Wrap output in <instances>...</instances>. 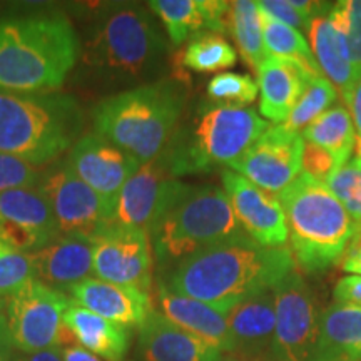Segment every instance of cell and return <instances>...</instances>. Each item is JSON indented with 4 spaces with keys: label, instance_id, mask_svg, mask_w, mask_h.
Returning <instances> with one entry per match:
<instances>
[{
    "label": "cell",
    "instance_id": "1",
    "mask_svg": "<svg viewBox=\"0 0 361 361\" xmlns=\"http://www.w3.org/2000/svg\"><path fill=\"white\" fill-rule=\"evenodd\" d=\"M295 264L290 247H266L245 238L197 252L166 271L161 281L226 316L251 296L273 290Z\"/></svg>",
    "mask_w": 361,
    "mask_h": 361
},
{
    "label": "cell",
    "instance_id": "2",
    "mask_svg": "<svg viewBox=\"0 0 361 361\" xmlns=\"http://www.w3.org/2000/svg\"><path fill=\"white\" fill-rule=\"evenodd\" d=\"M80 42L61 12L0 19V89L56 92L78 64Z\"/></svg>",
    "mask_w": 361,
    "mask_h": 361
},
{
    "label": "cell",
    "instance_id": "3",
    "mask_svg": "<svg viewBox=\"0 0 361 361\" xmlns=\"http://www.w3.org/2000/svg\"><path fill=\"white\" fill-rule=\"evenodd\" d=\"M168 56L169 42L151 8L121 4L96 20L79 57L107 82L139 87L164 79Z\"/></svg>",
    "mask_w": 361,
    "mask_h": 361
},
{
    "label": "cell",
    "instance_id": "4",
    "mask_svg": "<svg viewBox=\"0 0 361 361\" xmlns=\"http://www.w3.org/2000/svg\"><path fill=\"white\" fill-rule=\"evenodd\" d=\"M186 102V80L164 78L102 99L92 111V126L97 135L146 164L168 147Z\"/></svg>",
    "mask_w": 361,
    "mask_h": 361
},
{
    "label": "cell",
    "instance_id": "5",
    "mask_svg": "<svg viewBox=\"0 0 361 361\" xmlns=\"http://www.w3.org/2000/svg\"><path fill=\"white\" fill-rule=\"evenodd\" d=\"M268 128L252 107L218 106L206 99L178 124L161 156L176 178L209 174L229 168Z\"/></svg>",
    "mask_w": 361,
    "mask_h": 361
},
{
    "label": "cell",
    "instance_id": "6",
    "mask_svg": "<svg viewBox=\"0 0 361 361\" xmlns=\"http://www.w3.org/2000/svg\"><path fill=\"white\" fill-rule=\"evenodd\" d=\"M78 99L61 92L0 89V152L44 166L79 141Z\"/></svg>",
    "mask_w": 361,
    "mask_h": 361
},
{
    "label": "cell",
    "instance_id": "7",
    "mask_svg": "<svg viewBox=\"0 0 361 361\" xmlns=\"http://www.w3.org/2000/svg\"><path fill=\"white\" fill-rule=\"evenodd\" d=\"M147 234L162 273L197 252L250 238L226 192L214 184H189Z\"/></svg>",
    "mask_w": 361,
    "mask_h": 361
},
{
    "label": "cell",
    "instance_id": "8",
    "mask_svg": "<svg viewBox=\"0 0 361 361\" xmlns=\"http://www.w3.org/2000/svg\"><path fill=\"white\" fill-rule=\"evenodd\" d=\"M295 263L322 273L341 259L356 224L326 183L301 173L279 192Z\"/></svg>",
    "mask_w": 361,
    "mask_h": 361
},
{
    "label": "cell",
    "instance_id": "9",
    "mask_svg": "<svg viewBox=\"0 0 361 361\" xmlns=\"http://www.w3.org/2000/svg\"><path fill=\"white\" fill-rule=\"evenodd\" d=\"M72 303L66 293L30 279L19 291L6 298L0 343L22 353L59 348L64 331V313Z\"/></svg>",
    "mask_w": 361,
    "mask_h": 361
},
{
    "label": "cell",
    "instance_id": "10",
    "mask_svg": "<svg viewBox=\"0 0 361 361\" xmlns=\"http://www.w3.org/2000/svg\"><path fill=\"white\" fill-rule=\"evenodd\" d=\"M274 313L276 326L269 361H316L323 311L296 271L274 286Z\"/></svg>",
    "mask_w": 361,
    "mask_h": 361
},
{
    "label": "cell",
    "instance_id": "11",
    "mask_svg": "<svg viewBox=\"0 0 361 361\" xmlns=\"http://www.w3.org/2000/svg\"><path fill=\"white\" fill-rule=\"evenodd\" d=\"M40 189L56 218L59 234L94 239L114 218V202L102 197L61 161L42 173Z\"/></svg>",
    "mask_w": 361,
    "mask_h": 361
},
{
    "label": "cell",
    "instance_id": "12",
    "mask_svg": "<svg viewBox=\"0 0 361 361\" xmlns=\"http://www.w3.org/2000/svg\"><path fill=\"white\" fill-rule=\"evenodd\" d=\"M92 245L96 278L151 293L154 255L147 231L112 223Z\"/></svg>",
    "mask_w": 361,
    "mask_h": 361
},
{
    "label": "cell",
    "instance_id": "13",
    "mask_svg": "<svg viewBox=\"0 0 361 361\" xmlns=\"http://www.w3.org/2000/svg\"><path fill=\"white\" fill-rule=\"evenodd\" d=\"M303 152L301 134L273 124L229 168L264 191L281 192L301 174Z\"/></svg>",
    "mask_w": 361,
    "mask_h": 361
},
{
    "label": "cell",
    "instance_id": "14",
    "mask_svg": "<svg viewBox=\"0 0 361 361\" xmlns=\"http://www.w3.org/2000/svg\"><path fill=\"white\" fill-rule=\"evenodd\" d=\"M189 188L171 173L164 157L141 164L130 176L114 201L112 223L139 228L149 233L164 211Z\"/></svg>",
    "mask_w": 361,
    "mask_h": 361
},
{
    "label": "cell",
    "instance_id": "15",
    "mask_svg": "<svg viewBox=\"0 0 361 361\" xmlns=\"http://www.w3.org/2000/svg\"><path fill=\"white\" fill-rule=\"evenodd\" d=\"M59 234L52 207L40 186L0 194V239L30 255Z\"/></svg>",
    "mask_w": 361,
    "mask_h": 361
},
{
    "label": "cell",
    "instance_id": "16",
    "mask_svg": "<svg viewBox=\"0 0 361 361\" xmlns=\"http://www.w3.org/2000/svg\"><path fill=\"white\" fill-rule=\"evenodd\" d=\"M221 180L223 191L247 236L261 246L286 247L288 226L278 197L231 169L221 173Z\"/></svg>",
    "mask_w": 361,
    "mask_h": 361
},
{
    "label": "cell",
    "instance_id": "17",
    "mask_svg": "<svg viewBox=\"0 0 361 361\" xmlns=\"http://www.w3.org/2000/svg\"><path fill=\"white\" fill-rule=\"evenodd\" d=\"M67 164L72 173L102 197L114 202L141 162L96 133L79 137L71 147Z\"/></svg>",
    "mask_w": 361,
    "mask_h": 361
},
{
    "label": "cell",
    "instance_id": "18",
    "mask_svg": "<svg viewBox=\"0 0 361 361\" xmlns=\"http://www.w3.org/2000/svg\"><path fill=\"white\" fill-rule=\"evenodd\" d=\"M27 256L35 281L61 293H69L94 273V245L89 238L57 234L42 250Z\"/></svg>",
    "mask_w": 361,
    "mask_h": 361
},
{
    "label": "cell",
    "instance_id": "19",
    "mask_svg": "<svg viewBox=\"0 0 361 361\" xmlns=\"http://www.w3.org/2000/svg\"><path fill=\"white\" fill-rule=\"evenodd\" d=\"M141 361H219L223 353L152 308L137 331Z\"/></svg>",
    "mask_w": 361,
    "mask_h": 361
},
{
    "label": "cell",
    "instance_id": "20",
    "mask_svg": "<svg viewBox=\"0 0 361 361\" xmlns=\"http://www.w3.org/2000/svg\"><path fill=\"white\" fill-rule=\"evenodd\" d=\"M231 2L226 0H152L149 8L164 25L169 40L180 45L202 34L228 32Z\"/></svg>",
    "mask_w": 361,
    "mask_h": 361
},
{
    "label": "cell",
    "instance_id": "21",
    "mask_svg": "<svg viewBox=\"0 0 361 361\" xmlns=\"http://www.w3.org/2000/svg\"><path fill=\"white\" fill-rule=\"evenodd\" d=\"M69 295L82 308L126 328L141 326L154 308L149 293L102 281L99 278H87L75 284Z\"/></svg>",
    "mask_w": 361,
    "mask_h": 361
},
{
    "label": "cell",
    "instance_id": "22",
    "mask_svg": "<svg viewBox=\"0 0 361 361\" xmlns=\"http://www.w3.org/2000/svg\"><path fill=\"white\" fill-rule=\"evenodd\" d=\"M233 340V353L269 360L274 340L276 313L274 288L243 301L226 314Z\"/></svg>",
    "mask_w": 361,
    "mask_h": 361
},
{
    "label": "cell",
    "instance_id": "23",
    "mask_svg": "<svg viewBox=\"0 0 361 361\" xmlns=\"http://www.w3.org/2000/svg\"><path fill=\"white\" fill-rule=\"evenodd\" d=\"M154 300L159 308L157 311L169 322L209 343L221 353H233L231 333L223 313L201 301L171 291L161 279L156 286Z\"/></svg>",
    "mask_w": 361,
    "mask_h": 361
},
{
    "label": "cell",
    "instance_id": "24",
    "mask_svg": "<svg viewBox=\"0 0 361 361\" xmlns=\"http://www.w3.org/2000/svg\"><path fill=\"white\" fill-rule=\"evenodd\" d=\"M313 78L318 75L296 62L266 57L258 69L261 116L274 124H283Z\"/></svg>",
    "mask_w": 361,
    "mask_h": 361
},
{
    "label": "cell",
    "instance_id": "25",
    "mask_svg": "<svg viewBox=\"0 0 361 361\" xmlns=\"http://www.w3.org/2000/svg\"><path fill=\"white\" fill-rule=\"evenodd\" d=\"M306 34L322 74L340 90L343 101H346L361 75L353 64L345 35L331 24L328 13L314 17Z\"/></svg>",
    "mask_w": 361,
    "mask_h": 361
},
{
    "label": "cell",
    "instance_id": "26",
    "mask_svg": "<svg viewBox=\"0 0 361 361\" xmlns=\"http://www.w3.org/2000/svg\"><path fill=\"white\" fill-rule=\"evenodd\" d=\"M64 326L78 345L106 361H124L129 351V331L72 300L64 313Z\"/></svg>",
    "mask_w": 361,
    "mask_h": 361
},
{
    "label": "cell",
    "instance_id": "27",
    "mask_svg": "<svg viewBox=\"0 0 361 361\" xmlns=\"http://www.w3.org/2000/svg\"><path fill=\"white\" fill-rule=\"evenodd\" d=\"M316 361H361V308L333 303L323 310Z\"/></svg>",
    "mask_w": 361,
    "mask_h": 361
},
{
    "label": "cell",
    "instance_id": "28",
    "mask_svg": "<svg viewBox=\"0 0 361 361\" xmlns=\"http://www.w3.org/2000/svg\"><path fill=\"white\" fill-rule=\"evenodd\" d=\"M301 137L306 142L326 149L336 159L338 168H341L350 161L356 144V130L350 111L345 106H333L314 119L301 133Z\"/></svg>",
    "mask_w": 361,
    "mask_h": 361
},
{
    "label": "cell",
    "instance_id": "29",
    "mask_svg": "<svg viewBox=\"0 0 361 361\" xmlns=\"http://www.w3.org/2000/svg\"><path fill=\"white\" fill-rule=\"evenodd\" d=\"M228 32L236 42L243 61L251 69H259L268 57L263 40V24L258 2L251 0H236L231 2L228 16Z\"/></svg>",
    "mask_w": 361,
    "mask_h": 361
},
{
    "label": "cell",
    "instance_id": "30",
    "mask_svg": "<svg viewBox=\"0 0 361 361\" xmlns=\"http://www.w3.org/2000/svg\"><path fill=\"white\" fill-rule=\"evenodd\" d=\"M261 24H263V40L268 57L296 62L313 75H323L316 64L308 40L300 30L273 19L263 12H261Z\"/></svg>",
    "mask_w": 361,
    "mask_h": 361
},
{
    "label": "cell",
    "instance_id": "31",
    "mask_svg": "<svg viewBox=\"0 0 361 361\" xmlns=\"http://www.w3.org/2000/svg\"><path fill=\"white\" fill-rule=\"evenodd\" d=\"M236 51L221 34H202L189 40L178 56V62L184 69L200 74L226 71L236 64Z\"/></svg>",
    "mask_w": 361,
    "mask_h": 361
},
{
    "label": "cell",
    "instance_id": "32",
    "mask_svg": "<svg viewBox=\"0 0 361 361\" xmlns=\"http://www.w3.org/2000/svg\"><path fill=\"white\" fill-rule=\"evenodd\" d=\"M336 99V87L324 75L313 78L283 126L298 134H300V130L303 133L314 119H318L328 109H331Z\"/></svg>",
    "mask_w": 361,
    "mask_h": 361
},
{
    "label": "cell",
    "instance_id": "33",
    "mask_svg": "<svg viewBox=\"0 0 361 361\" xmlns=\"http://www.w3.org/2000/svg\"><path fill=\"white\" fill-rule=\"evenodd\" d=\"M207 99L218 106L250 107L258 97V82L250 74L221 72L207 82Z\"/></svg>",
    "mask_w": 361,
    "mask_h": 361
},
{
    "label": "cell",
    "instance_id": "34",
    "mask_svg": "<svg viewBox=\"0 0 361 361\" xmlns=\"http://www.w3.org/2000/svg\"><path fill=\"white\" fill-rule=\"evenodd\" d=\"M326 186L353 219L356 231L361 229V161L358 157L338 168L328 178Z\"/></svg>",
    "mask_w": 361,
    "mask_h": 361
},
{
    "label": "cell",
    "instance_id": "35",
    "mask_svg": "<svg viewBox=\"0 0 361 361\" xmlns=\"http://www.w3.org/2000/svg\"><path fill=\"white\" fill-rule=\"evenodd\" d=\"M328 17L345 35L353 64L361 75V0H341L333 4Z\"/></svg>",
    "mask_w": 361,
    "mask_h": 361
},
{
    "label": "cell",
    "instance_id": "36",
    "mask_svg": "<svg viewBox=\"0 0 361 361\" xmlns=\"http://www.w3.org/2000/svg\"><path fill=\"white\" fill-rule=\"evenodd\" d=\"M34 279L29 256L0 239V298H7Z\"/></svg>",
    "mask_w": 361,
    "mask_h": 361
},
{
    "label": "cell",
    "instance_id": "37",
    "mask_svg": "<svg viewBox=\"0 0 361 361\" xmlns=\"http://www.w3.org/2000/svg\"><path fill=\"white\" fill-rule=\"evenodd\" d=\"M44 171L19 157L0 152V194L13 189L35 188L40 184Z\"/></svg>",
    "mask_w": 361,
    "mask_h": 361
},
{
    "label": "cell",
    "instance_id": "38",
    "mask_svg": "<svg viewBox=\"0 0 361 361\" xmlns=\"http://www.w3.org/2000/svg\"><path fill=\"white\" fill-rule=\"evenodd\" d=\"M258 7L266 16L293 27L300 32L301 30L308 32L311 20L300 8H296L293 0H261V2H258Z\"/></svg>",
    "mask_w": 361,
    "mask_h": 361
},
{
    "label": "cell",
    "instance_id": "39",
    "mask_svg": "<svg viewBox=\"0 0 361 361\" xmlns=\"http://www.w3.org/2000/svg\"><path fill=\"white\" fill-rule=\"evenodd\" d=\"M338 169L336 159L333 157L326 149L314 146V144L305 142L303 152V173L311 176V178L326 183L329 176Z\"/></svg>",
    "mask_w": 361,
    "mask_h": 361
},
{
    "label": "cell",
    "instance_id": "40",
    "mask_svg": "<svg viewBox=\"0 0 361 361\" xmlns=\"http://www.w3.org/2000/svg\"><path fill=\"white\" fill-rule=\"evenodd\" d=\"M333 296H335V303L361 308V276L351 274V276L341 278L333 290Z\"/></svg>",
    "mask_w": 361,
    "mask_h": 361
},
{
    "label": "cell",
    "instance_id": "41",
    "mask_svg": "<svg viewBox=\"0 0 361 361\" xmlns=\"http://www.w3.org/2000/svg\"><path fill=\"white\" fill-rule=\"evenodd\" d=\"M340 268L353 276H361V229H358L350 239L340 259Z\"/></svg>",
    "mask_w": 361,
    "mask_h": 361
},
{
    "label": "cell",
    "instance_id": "42",
    "mask_svg": "<svg viewBox=\"0 0 361 361\" xmlns=\"http://www.w3.org/2000/svg\"><path fill=\"white\" fill-rule=\"evenodd\" d=\"M346 106H348L351 121H353L356 135L361 137V78L358 79V82L355 84V87L351 89L350 96L346 97L345 101Z\"/></svg>",
    "mask_w": 361,
    "mask_h": 361
},
{
    "label": "cell",
    "instance_id": "43",
    "mask_svg": "<svg viewBox=\"0 0 361 361\" xmlns=\"http://www.w3.org/2000/svg\"><path fill=\"white\" fill-rule=\"evenodd\" d=\"M7 361H62V356L59 348L37 351V353H22L12 348Z\"/></svg>",
    "mask_w": 361,
    "mask_h": 361
},
{
    "label": "cell",
    "instance_id": "44",
    "mask_svg": "<svg viewBox=\"0 0 361 361\" xmlns=\"http://www.w3.org/2000/svg\"><path fill=\"white\" fill-rule=\"evenodd\" d=\"M61 356L62 361H102L99 356L92 355L90 351H87L82 346L78 345V343H69V345L61 346Z\"/></svg>",
    "mask_w": 361,
    "mask_h": 361
},
{
    "label": "cell",
    "instance_id": "45",
    "mask_svg": "<svg viewBox=\"0 0 361 361\" xmlns=\"http://www.w3.org/2000/svg\"><path fill=\"white\" fill-rule=\"evenodd\" d=\"M219 361H269V360L250 358V356H241V355H236V353H226V355L221 356Z\"/></svg>",
    "mask_w": 361,
    "mask_h": 361
},
{
    "label": "cell",
    "instance_id": "46",
    "mask_svg": "<svg viewBox=\"0 0 361 361\" xmlns=\"http://www.w3.org/2000/svg\"><path fill=\"white\" fill-rule=\"evenodd\" d=\"M355 152H356V157L361 161V137L356 135V144H355Z\"/></svg>",
    "mask_w": 361,
    "mask_h": 361
},
{
    "label": "cell",
    "instance_id": "47",
    "mask_svg": "<svg viewBox=\"0 0 361 361\" xmlns=\"http://www.w3.org/2000/svg\"><path fill=\"white\" fill-rule=\"evenodd\" d=\"M4 308H6V298H0V322H2Z\"/></svg>",
    "mask_w": 361,
    "mask_h": 361
},
{
    "label": "cell",
    "instance_id": "48",
    "mask_svg": "<svg viewBox=\"0 0 361 361\" xmlns=\"http://www.w3.org/2000/svg\"><path fill=\"white\" fill-rule=\"evenodd\" d=\"M0 361H7V353L0 348Z\"/></svg>",
    "mask_w": 361,
    "mask_h": 361
}]
</instances>
